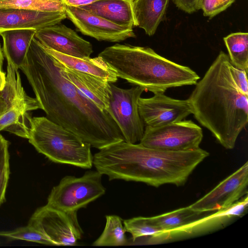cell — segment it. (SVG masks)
Returning <instances> with one entry per match:
<instances>
[{
  "label": "cell",
  "mask_w": 248,
  "mask_h": 248,
  "mask_svg": "<svg viewBox=\"0 0 248 248\" xmlns=\"http://www.w3.org/2000/svg\"><path fill=\"white\" fill-rule=\"evenodd\" d=\"M19 69L48 119L99 150L124 141L108 112L99 108L64 75L60 63L35 37Z\"/></svg>",
  "instance_id": "cell-1"
},
{
  "label": "cell",
  "mask_w": 248,
  "mask_h": 248,
  "mask_svg": "<svg viewBox=\"0 0 248 248\" xmlns=\"http://www.w3.org/2000/svg\"><path fill=\"white\" fill-rule=\"evenodd\" d=\"M209 155L200 148L171 152L122 141L99 150L93 155V165L109 180L142 182L155 187L181 186Z\"/></svg>",
  "instance_id": "cell-2"
},
{
  "label": "cell",
  "mask_w": 248,
  "mask_h": 248,
  "mask_svg": "<svg viewBox=\"0 0 248 248\" xmlns=\"http://www.w3.org/2000/svg\"><path fill=\"white\" fill-rule=\"evenodd\" d=\"M228 55L220 51L187 99L192 114L227 149L248 122V96L233 81Z\"/></svg>",
  "instance_id": "cell-3"
},
{
  "label": "cell",
  "mask_w": 248,
  "mask_h": 248,
  "mask_svg": "<svg viewBox=\"0 0 248 248\" xmlns=\"http://www.w3.org/2000/svg\"><path fill=\"white\" fill-rule=\"evenodd\" d=\"M98 56L115 71L118 78L153 93L195 85L200 78L189 67L173 62L149 47L116 44L105 48Z\"/></svg>",
  "instance_id": "cell-4"
},
{
  "label": "cell",
  "mask_w": 248,
  "mask_h": 248,
  "mask_svg": "<svg viewBox=\"0 0 248 248\" xmlns=\"http://www.w3.org/2000/svg\"><path fill=\"white\" fill-rule=\"evenodd\" d=\"M28 139L38 152L54 162L84 169L93 166L91 145L47 117H31Z\"/></svg>",
  "instance_id": "cell-5"
},
{
  "label": "cell",
  "mask_w": 248,
  "mask_h": 248,
  "mask_svg": "<svg viewBox=\"0 0 248 248\" xmlns=\"http://www.w3.org/2000/svg\"><path fill=\"white\" fill-rule=\"evenodd\" d=\"M102 175L96 170L86 171L80 177L64 176L52 189L46 205L65 212H77L105 194Z\"/></svg>",
  "instance_id": "cell-6"
},
{
  "label": "cell",
  "mask_w": 248,
  "mask_h": 248,
  "mask_svg": "<svg viewBox=\"0 0 248 248\" xmlns=\"http://www.w3.org/2000/svg\"><path fill=\"white\" fill-rule=\"evenodd\" d=\"M111 95L107 111L117 124L124 141L136 143L142 139L145 126L139 110V100L145 89L137 86L119 88L110 83Z\"/></svg>",
  "instance_id": "cell-7"
},
{
  "label": "cell",
  "mask_w": 248,
  "mask_h": 248,
  "mask_svg": "<svg viewBox=\"0 0 248 248\" xmlns=\"http://www.w3.org/2000/svg\"><path fill=\"white\" fill-rule=\"evenodd\" d=\"M203 138L202 128L191 120H182L161 126H145L140 143L156 149L182 152L195 150Z\"/></svg>",
  "instance_id": "cell-8"
},
{
  "label": "cell",
  "mask_w": 248,
  "mask_h": 248,
  "mask_svg": "<svg viewBox=\"0 0 248 248\" xmlns=\"http://www.w3.org/2000/svg\"><path fill=\"white\" fill-rule=\"evenodd\" d=\"M28 225L41 232L55 246H74L83 231L77 212H65L47 205L37 209Z\"/></svg>",
  "instance_id": "cell-9"
},
{
  "label": "cell",
  "mask_w": 248,
  "mask_h": 248,
  "mask_svg": "<svg viewBox=\"0 0 248 248\" xmlns=\"http://www.w3.org/2000/svg\"><path fill=\"white\" fill-rule=\"evenodd\" d=\"M248 205V194L228 208L217 211L204 217H200L187 224L170 231L161 233L149 239V243L194 236L211 232L219 229L233 219L242 216L247 210Z\"/></svg>",
  "instance_id": "cell-10"
},
{
  "label": "cell",
  "mask_w": 248,
  "mask_h": 248,
  "mask_svg": "<svg viewBox=\"0 0 248 248\" xmlns=\"http://www.w3.org/2000/svg\"><path fill=\"white\" fill-rule=\"evenodd\" d=\"M65 12L79 31L98 41L120 42L136 37L132 27L116 24L80 7L65 5Z\"/></svg>",
  "instance_id": "cell-11"
},
{
  "label": "cell",
  "mask_w": 248,
  "mask_h": 248,
  "mask_svg": "<svg viewBox=\"0 0 248 248\" xmlns=\"http://www.w3.org/2000/svg\"><path fill=\"white\" fill-rule=\"evenodd\" d=\"M248 162L247 161L189 206L192 209L201 213L223 210L248 194Z\"/></svg>",
  "instance_id": "cell-12"
},
{
  "label": "cell",
  "mask_w": 248,
  "mask_h": 248,
  "mask_svg": "<svg viewBox=\"0 0 248 248\" xmlns=\"http://www.w3.org/2000/svg\"><path fill=\"white\" fill-rule=\"evenodd\" d=\"M140 97L139 110L145 126L156 127L184 120L192 114L189 102L170 97L163 93Z\"/></svg>",
  "instance_id": "cell-13"
},
{
  "label": "cell",
  "mask_w": 248,
  "mask_h": 248,
  "mask_svg": "<svg viewBox=\"0 0 248 248\" xmlns=\"http://www.w3.org/2000/svg\"><path fill=\"white\" fill-rule=\"evenodd\" d=\"M34 37L43 46L66 55L87 58L93 52L90 42L61 22L36 31Z\"/></svg>",
  "instance_id": "cell-14"
},
{
  "label": "cell",
  "mask_w": 248,
  "mask_h": 248,
  "mask_svg": "<svg viewBox=\"0 0 248 248\" xmlns=\"http://www.w3.org/2000/svg\"><path fill=\"white\" fill-rule=\"evenodd\" d=\"M66 18L65 11L44 12L0 7V32L20 29L37 31L61 23Z\"/></svg>",
  "instance_id": "cell-15"
},
{
  "label": "cell",
  "mask_w": 248,
  "mask_h": 248,
  "mask_svg": "<svg viewBox=\"0 0 248 248\" xmlns=\"http://www.w3.org/2000/svg\"><path fill=\"white\" fill-rule=\"evenodd\" d=\"M60 64L64 75L78 89L101 109L107 110L111 95L109 82Z\"/></svg>",
  "instance_id": "cell-16"
},
{
  "label": "cell",
  "mask_w": 248,
  "mask_h": 248,
  "mask_svg": "<svg viewBox=\"0 0 248 248\" xmlns=\"http://www.w3.org/2000/svg\"><path fill=\"white\" fill-rule=\"evenodd\" d=\"M39 108L42 107L36 98L26 95L18 99L0 117V131L28 139L31 118L28 111Z\"/></svg>",
  "instance_id": "cell-17"
},
{
  "label": "cell",
  "mask_w": 248,
  "mask_h": 248,
  "mask_svg": "<svg viewBox=\"0 0 248 248\" xmlns=\"http://www.w3.org/2000/svg\"><path fill=\"white\" fill-rule=\"evenodd\" d=\"M41 46L58 62L68 68L96 76L109 83H113L118 80L115 71L99 56L93 58L74 57Z\"/></svg>",
  "instance_id": "cell-18"
},
{
  "label": "cell",
  "mask_w": 248,
  "mask_h": 248,
  "mask_svg": "<svg viewBox=\"0 0 248 248\" xmlns=\"http://www.w3.org/2000/svg\"><path fill=\"white\" fill-rule=\"evenodd\" d=\"M134 0H99L80 7L116 24L137 27Z\"/></svg>",
  "instance_id": "cell-19"
},
{
  "label": "cell",
  "mask_w": 248,
  "mask_h": 248,
  "mask_svg": "<svg viewBox=\"0 0 248 248\" xmlns=\"http://www.w3.org/2000/svg\"><path fill=\"white\" fill-rule=\"evenodd\" d=\"M36 30L20 29L0 32L3 41V55L16 69L24 63Z\"/></svg>",
  "instance_id": "cell-20"
},
{
  "label": "cell",
  "mask_w": 248,
  "mask_h": 248,
  "mask_svg": "<svg viewBox=\"0 0 248 248\" xmlns=\"http://www.w3.org/2000/svg\"><path fill=\"white\" fill-rule=\"evenodd\" d=\"M169 0H134V14L137 27L149 36L153 35L164 20Z\"/></svg>",
  "instance_id": "cell-21"
},
{
  "label": "cell",
  "mask_w": 248,
  "mask_h": 248,
  "mask_svg": "<svg viewBox=\"0 0 248 248\" xmlns=\"http://www.w3.org/2000/svg\"><path fill=\"white\" fill-rule=\"evenodd\" d=\"M231 64L234 67L248 72V33H232L223 38Z\"/></svg>",
  "instance_id": "cell-22"
},
{
  "label": "cell",
  "mask_w": 248,
  "mask_h": 248,
  "mask_svg": "<svg viewBox=\"0 0 248 248\" xmlns=\"http://www.w3.org/2000/svg\"><path fill=\"white\" fill-rule=\"evenodd\" d=\"M202 213H203L192 209L189 205L158 216L152 217L151 218L161 230V233H163L182 226L200 217Z\"/></svg>",
  "instance_id": "cell-23"
},
{
  "label": "cell",
  "mask_w": 248,
  "mask_h": 248,
  "mask_svg": "<svg viewBox=\"0 0 248 248\" xmlns=\"http://www.w3.org/2000/svg\"><path fill=\"white\" fill-rule=\"evenodd\" d=\"M7 69L6 84L0 92V117L15 102L27 95L22 86L18 70L12 66H7Z\"/></svg>",
  "instance_id": "cell-24"
},
{
  "label": "cell",
  "mask_w": 248,
  "mask_h": 248,
  "mask_svg": "<svg viewBox=\"0 0 248 248\" xmlns=\"http://www.w3.org/2000/svg\"><path fill=\"white\" fill-rule=\"evenodd\" d=\"M106 222L103 232L93 243L94 246H119L126 244V232L121 218L116 215L106 217Z\"/></svg>",
  "instance_id": "cell-25"
},
{
  "label": "cell",
  "mask_w": 248,
  "mask_h": 248,
  "mask_svg": "<svg viewBox=\"0 0 248 248\" xmlns=\"http://www.w3.org/2000/svg\"><path fill=\"white\" fill-rule=\"evenodd\" d=\"M0 7L54 12L65 11V5L61 0H0Z\"/></svg>",
  "instance_id": "cell-26"
},
{
  "label": "cell",
  "mask_w": 248,
  "mask_h": 248,
  "mask_svg": "<svg viewBox=\"0 0 248 248\" xmlns=\"http://www.w3.org/2000/svg\"><path fill=\"white\" fill-rule=\"evenodd\" d=\"M125 232L130 233L133 241L143 236H153L161 230L153 222L151 217H138L124 221Z\"/></svg>",
  "instance_id": "cell-27"
},
{
  "label": "cell",
  "mask_w": 248,
  "mask_h": 248,
  "mask_svg": "<svg viewBox=\"0 0 248 248\" xmlns=\"http://www.w3.org/2000/svg\"><path fill=\"white\" fill-rule=\"evenodd\" d=\"M9 142L0 134V205L4 202L10 174Z\"/></svg>",
  "instance_id": "cell-28"
},
{
  "label": "cell",
  "mask_w": 248,
  "mask_h": 248,
  "mask_svg": "<svg viewBox=\"0 0 248 248\" xmlns=\"http://www.w3.org/2000/svg\"><path fill=\"white\" fill-rule=\"evenodd\" d=\"M0 235L14 239L25 240L44 245H53L43 233L28 225L11 232H0Z\"/></svg>",
  "instance_id": "cell-29"
},
{
  "label": "cell",
  "mask_w": 248,
  "mask_h": 248,
  "mask_svg": "<svg viewBox=\"0 0 248 248\" xmlns=\"http://www.w3.org/2000/svg\"><path fill=\"white\" fill-rule=\"evenodd\" d=\"M235 0H199L198 8L204 16L212 18L229 8Z\"/></svg>",
  "instance_id": "cell-30"
},
{
  "label": "cell",
  "mask_w": 248,
  "mask_h": 248,
  "mask_svg": "<svg viewBox=\"0 0 248 248\" xmlns=\"http://www.w3.org/2000/svg\"><path fill=\"white\" fill-rule=\"evenodd\" d=\"M230 70L233 81L238 89L242 93L248 96L247 72L239 69L232 64L230 65Z\"/></svg>",
  "instance_id": "cell-31"
},
{
  "label": "cell",
  "mask_w": 248,
  "mask_h": 248,
  "mask_svg": "<svg viewBox=\"0 0 248 248\" xmlns=\"http://www.w3.org/2000/svg\"><path fill=\"white\" fill-rule=\"evenodd\" d=\"M199 0H172L176 6L180 10L188 14L199 10Z\"/></svg>",
  "instance_id": "cell-32"
},
{
  "label": "cell",
  "mask_w": 248,
  "mask_h": 248,
  "mask_svg": "<svg viewBox=\"0 0 248 248\" xmlns=\"http://www.w3.org/2000/svg\"><path fill=\"white\" fill-rule=\"evenodd\" d=\"M99 0H61L66 5L80 7L87 5Z\"/></svg>",
  "instance_id": "cell-33"
},
{
  "label": "cell",
  "mask_w": 248,
  "mask_h": 248,
  "mask_svg": "<svg viewBox=\"0 0 248 248\" xmlns=\"http://www.w3.org/2000/svg\"><path fill=\"white\" fill-rule=\"evenodd\" d=\"M6 77L5 73L3 71H0V92L5 86L6 82Z\"/></svg>",
  "instance_id": "cell-34"
},
{
  "label": "cell",
  "mask_w": 248,
  "mask_h": 248,
  "mask_svg": "<svg viewBox=\"0 0 248 248\" xmlns=\"http://www.w3.org/2000/svg\"><path fill=\"white\" fill-rule=\"evenodd\" d=\"M4 59V55L0 45V71H2V65Z\"/></svg>",
  "instance_id": "cell-35"
},
{
  "label": "cell",
  "mask_w": 248,
  "mask_h": 248,
  "mask_svg": "<svg viewBox=\"0 0 248 248\" xmlns=\"http://www.w3.org/2000/svg\"></svg>",
  "instance_id": "cell-36"
}]
</instances>
